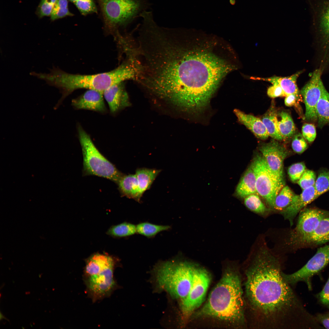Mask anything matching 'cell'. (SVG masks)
<instances>
[{
    "label": "cell",
    "instance_id": "25",
    "mask_svg": "<svg viewBox=\"0 0 329 329\" xmlns=\"http://www.w3.org/2000/svg\"><path fill=\"white\" fill-rule=\"evenodd\" d=\"M161 171V170L154 168H141L137 169L135 174L142 195L145 191L150 189Z\"/></svg>",
    "mask_w": 329,
    "mask_h": 329
},
{
    "label": "cell",
    "instance_id": "27",
    "mask_svg": "<svg viewBox=\"0 0 329 329\" xmlns=\"http://www.w3.org/2000/svg\"><path fill=\"white\" fill-rule=\"evenodd\" d=\"M316 112L319 128L329 123V93L325 87L317 103Z\"/></svg>",
    "mask_w": 329,
    "mask_h": 329
},
{
    "label": "cell",
    "instance_id": "31",
    "mask_svg": "<svg viewBox=\"0 0 329 329\" xmlns=\"http://www.w3.org/2000/svg\"><path fill=\"white\" fill-rule=\"evenodd\" d=\"M314 187L317 198L329 190V170L322 168L318 171Z\"/></svg>",
    "mask_w": 329,
    "mask_h": 329
},
{
    "label": "cell",
    "instance_id": "7",
    "mask_svg": "<svg viewBox=\"0 0 329 329\" xmlns=\"http://www.w3.org/2000/svg\"><path fill=\"white\" fill-rule=\"evenodd\" d=\"M104 26L109 32L132 22L147 6L146 0H97Z\"/></svg>",
    "mask_w": 329,
    "mask_h": 329
},
{
    "label": "cell",
    "instance_id": "4",
    "mask_svg": "<svg viewBox=\"0 0 329 329\" xmlns=\"http://www.w3.org/2000/svg\"><path fill=\"white\" fill-rule=\"evenodd\" d=\"M127 58L111 71L93 75L70 74L54 67L50 73L49 82L51 86L58 88L62 93V96L59 100L61 102L69 94L79 89L93 90L103 94L114 85L126 80L136 79L138 72L136 63L133 59Z\"/></svg>",
    "mask_w": 329,
    "mask_h": 329
},
{
    "label": "cell",
    "instance_id": "35",
    "mask_svg": "<svg viewBox=\"0 0 329 329\" xmlns=\"http://www.w3.org/2000/svg\"><path fill=\"white\" fill-rule=\"evenodd\" d=\"M74 4L83 15L97 12V7L93 0H78Z\"/></svg>",
    "mask_w": 329,
    "mask_h": 329
},
{
    "label": "cell",
    "instance_id": "6",
    "mask_svg": "<svg viewBox=\"0 0 329 329\" xmlns=\"http://www.w3.org/2000/svg\"><path fill=\"white\" fill-rule=\"evenodd\" d=\"M195 266L178 258L161 261L154 268L157 283L161 290L181 300L190 288Z\"/></svg>",
    "mask_w": 329,
    "mask_h": 329
},
{
    "label": "cell",
    "instance_id": "40",
    "mask_svg": "<svg viewBox=\"0 0 329 329\" xmlns=\"http://www.w3.org/2000/svg\"><path fill=\"white\" fill-rule=\"evenodd\" d=\"M302 131L303 136L309 143H311L313 142L317 135L316 129L314 124L304 123L302 126Z\"/></svg>",
    "mask_w": 329,
    "mask_h": 329
},
{
    "label": "cell",
    "instance_id": "41",
    "mask_svg": "<svg viewBox=\"0 0 329 329\" xmlns=\"http://www.w3.org/2000/svg\"><path fill=\"white\" fill-rule=\"evenodd\" d=\"M267 94L269 97L273 98L286 96L281 88L276 84H273L268 89Z\"/></svg>",
    "mask_w": 329,
    "mask_h": 329
},
{
    "label": "cell",
    "instance_id": "1",
    "mask_svg": "<svg viewBox=\"0 0 329 329\" xmlns=\"http://www.w3.org/2000/svg\"><path fill=\"white\" fill-rule=\"evenodd\" d=\"M175 29L155 34L143 52L144 87L183 111H203L222 79L233 68L204 48H194Z\"/></svg>",
    "mask_w": 329,
    "mask_h": 329
},
{
    "label": "cell",
    "instance_id": "10",
    "mask_svg": "<svg viewBox=\"0 0 329 329\" xmlns=\"http://www.w3.org/2000/svg\"><path fill=\"white\" fill-rule=\"evenodd\" d=\"M210 281V276L206 270L195 266L189 292L187 295L181 300V310L184 318L188 317L201 305Z\"/></svg>",
    "mask_w": 329,
    "mask_h": 329
},
{
    "label": "cell",
    "instance_id": "13",
    "mask_svg": "<svg viewBox=\"0 0 329 329\" xmlns=\"http://www.w3.org/2000/svg\"><path fill=\"white\" fill-rule=\"evenodd\" d=\"M259 149L280 190L285 185L283 164L288 155L287 150L274 140L263 144Z\"/></svg>",
    "mask_w": 329,
    "mask_h": 329
},
{
    "label": "cell",
    "instance_id": "32",
    "mask_svg": "<svg viewBox=\"0 0 329 329\" xmlns=\"http://www.w3.org/2000/svg\"><path fill=\"white\" fill-rule=\"evenodd\" d=\"M68 0H57L50 16L51 19L54 21L67 16H72L68 9Z\"/></svg>",
    "mask_w": 329,
    "mask_h": 329
},
{
    "label": "cell",
    "instance_id": "18",
    "mask_svg": "<svg viewBox=\"0 0 329 329\" xmlns=\"http://www.w3.org/2000/svg\"><path fill=\"white\" fill-rule=\"evenodd\" d=\"M122 83L114 85L104 91L103 96L112 113L127 105V97Z\"/></svg>",
    "mask_w": 329,
    "mask_h": 329
},
{
    "label": "cell",
    "instance_id": "16",
    "mask_svg": "<svg viewBox=\"0 0 329 329\" xmlns=\"http://www.w3.org/2000/svg\"><path fill=\"white\" fill-rule=\"evenodd\" d=\"M302 190L300 194H295L290 204L281 211V214L285 219L289 221L291 225L297 214L306 205L317 199L314 186Z\"/></svg>",
    "mask_w": 329,
    "mask_h": 329
},
{
    "label": "cell",
    "instance_id": "38",
    "mask_svg": "<svg viewBox=\"0 0 329 329\" xmlns=\"http://www.w3.org/2000/svg\"><path fill=\"white\" fill-rule=\"evenodd\" d=\"M293 136L292 143L293 150L298 154L303 153L308 147L306 140L300 133H296Z\"/></svg>",
    "mask_w": 329,
    "mask_h": 329
},
{
    "label": "cell",
    "instance_id": "26",
    "mask_svg": "<svg viewBox=\"0 0 329 329\" xmlns=\"http://www.w3.org/2000/svg\"><path fill=\"white\" fill-rule=\"evenodd\" d=\"M278 116L279 130L283 140L285 141L291 138L295 134L296 128L293 119L288 112L282 111Z\"/></svg>",
    "mask_w": 329,
    "mask_h": 329
},
{
    "label": "cell",
    "instance_id": "12",
    "mask_svg": "<svg viewBox=\"0 0 329 329\" xmlns=\"http://www.w3.org/2000/svg\"><path fill=\"white\" fill-rule=\"evenodd\" d=\"M329 218V211L316 207L304 208L300 212L296 227L290 234L289 243L296 246L303 239L312 233L320 222Z\"/></svg>",
    "mask_w": 329,
    "mask_h": 329
},
{
    "label": "cell",
    "instance_id": "5",
    "mask_svg": "<svg viewBox=\"0 0 329 329\" xmlns=\"http://www.w3.org/2000/svg\"><path fill=\"white\" fill-rule=\"evenodd\" d=\"M119 261L111 256L98 253L86 260L83 280L88 296L93 302L109 297L119 288L114 273Z\"/></svg>",
    "mask_w": 329,
    "mask_h": 329
},
{
    "label": "cell",
    "instance_id": "39",
    "mask_svg": "<svg viewBox=\"0 0 329 329\" xmlns=\"http://www.w3.org/2000/svg\"><path fill=\"white\" fill-rule=\"evenodd\" d=\"M315 296L320 305L329 310V277L322 290Z\"/></svg>",
    "mask_w": 329,
    "mask_h": 329
},
{
    "label": "cell",
    "instance_id": "21",
    "mask_svg": "<svg viewBox=\"0 0 329 329\" xmlns=\"http://www.w3.org/2000/svg\"><path fill=\"white\" fill-rule=\"evenodd\" d=\"M329 242V218L323 219L313 232L302 240L297 246H316Z\"/></svg>",
    "mask_w": 329,
    "mask_h": 329
},
{
    "label": "cell",
    "instance_id": "8",
    "mask_svg": "<svg viewBox=\"0 0 329 329\" xmlns=\"http://www.w3.org/2000/svg\"><path fill=\"white\" fill-rule=\"evenodd\" d=\"M78 134L85 174L103 177L117 183L124 175L99 152L89 135L80 127Z\"/></svg>",
    "mask_w": 329,
    "mask_h": 329
},
{
    "label": "cell",
    "instance_id": "23",
    "mask_svg": "<svg viewBox=\"0 0 329 329\" xmlns=\"http://www.w3.org/2000/svg\"><path fill=\"white\" fill-rule=\"evenodd\" d=\"M256 177L252 164L248 168L238 184L235 193L238 196L245 198L253 194H258L256 186Z\"/></svg>",
    "mask_w": 329,
    "mask_h": 329
},
{
    "label": "cell",
    "instance_id": "42",
    "mask_svg": "<svg viewBox=\"0 0 329 329\" xmlns=\"http://www.w3.org/2000/svg\"><path fill=\"white\" fill-rule=\"evenodd\" d=\"M314 316L320 324H321L325 328L329 329V312L318 313Z\"/></svg>",
    "mask_w": 329,
    "mask_h": 329
},
{
    "label": "cell",
    "instance_id": "45",
    "mask_svg": "<svg viewBox=\"0 0 329 329\" xmlns=\"http://www.w3.org/2000/svg\"><path fill=\"white\" fill-rule=\"evenodd\" d=\"M69 0V1L70 2H71L74 3H75L76 1H77L78 0Z\"/></svg>",
    "mask_w": 329,
    "mask_h": 329
},
{
    "label": "cell",
    "instance_id": "19",
    "mask_svg": "<svg viewBox=\"0 0 329 329\" xmlns=\"http://www.w3.org/2000/svg\"><path fill=\"white\" fill-rule=\"evenodd\" d=\"M234 112L239 121L250 130L256 137L263 140L268 138L269 135L261 119L238 109L235 110Z\"/></svg>",
    "mask_w": 329,
    "mask_h": 329
},
{
    "label": "cell",
    "instance_id": "29",
    "mask_svg": "<svg viewBox=\"0 0 329 329\" xmlns=\"http://www.w3.org/2000/svg\"><path fill=\"white\" fill-rule=\"evenodd\" d=\"M136 233V225L130 223L124 222L111 227L107 233L112 237L121 238L129 236Z\"/></svg>",
    "mask_w": 329,
    "mask_h": 329
},
{
    "label": "cell",
    "instance_id": "3",
    "mask_svg": "<svg viewBox=\"0 0 329 329\" xmlns=\"http://www.w3.org/2000/svg\"><path fill=\"white\" fill-rule=\"evenodd\" d=\"M241 280L236 271H227L197 315L216 318L239 327H246Z\"/></svg>",
    "mask_w": 329,
    "mask_h": 329
},
{
    "label": "cell",
    "instance_id": "15",
    "mask_svg": "<svg viewBox=\"0 0 329 329\" xmlns=\"http://www.w3.org/2000/svg\"><path fill=\"white\" fill-rule=\"evenodd\" d=\"M314 25L329 39V0H308Z\"/></svg>",
    "mask_w": 329,
    "mask_h": 329
},
{
    "label": "cell",
    "instance_id": "34",
    "mask_svg": "<svg viewBox=\"0 0 329 329\" xmlns=\"http://www.w3.org/2000/svg\"><path fill=\"white\" fill-rule=\"evenodd\" d=\"M306 169L303 162L297 163L291 165L288 171L291 180L293 182H297Z\"/></svg>",
    "mask_w": 329,
    "mask_h": 329
},
{
    "label": "cell",
    "instance_id": "17",
    "mask_svg": "<svg viewBox=\"0 0 329 329\" xmlns=\"http://www.w3.org/2000/svg\"><path fill=\"white\" fill-rule=\"evenodd\" d=\"M103 96V94L99 91L88 90L79 97L73 99L72 104L77 109L104 112L106 108Z\"/></svg>",
    "mask_w": 329,
    "mask_h": 329
},
{
    "label": "cell",
    "instance_id": "20",
    "mask_svg": "<svg viewBox=\"0 0 329 329\" xmlns=\"http://www.w3.org/2000/svg\"><path fill=\"white\" fill-rule=\"evenodd\" d=\"M302 72V71H298L291 76L287 77L275 76L268 78L252 77L251 79L261 80L268 82L273 84L278 85L281 88L286 96L294 94L300 99L301 97L300 95L301 94L297 87L296 80Z\"/></svg>",
    "mask_w": 329,
    "mask_h": 329
},
{
    "label": "cell",
    "instance_id": "24",
    "mask_svg": "<svg viewBox=\"0 0 329 329\" xmlns=\"http://www.w3.org/2000/svg\"><path fill=\"white\" fill-rule=\"evenodd\" d=\"M277 115V112L273 104L263 115L261 120L269 136L277 140H282L278 129Z\"/></svg>",
    "mask_w": 329,
    "mask_h": 329
},
{
    "label": "cell",
    "instance_id": "30",
    "mask_svg": "<svg viewBox=\"0 0 329 329\" xmlns=\"http://www.w3.org/2000/svg\"><path fill=\"white\" fill-rule=\"evenodd\" d=\"M295 194L288 186L280 190L275 199L274 209L282 211L291 203Z\"/></svg>",
    "mask_w": 329,
    "mask_h": 329
},
{
    "label": "cell",
    "instance_id": "28",
    "mask_svg": "<svg viewBox=\"0 0 329 329\" xmlns=\"http://www.w3.org/2000/svg\"><path fill=\"white\" fill-rule=\"evenodd\" d=\"M136 233L148 238L155 237L158 233L171 229L168 225H160L147 222L139 223L136 225Z\"/></svg>",
    "mask_w": 329,
    "mask_h": 329
},
{
    "label": "cell",
    "instance_id": "33",
    "mask_svg": "<svg viewBox=\"0 0 329 329\" xmlns=\"http://www.w3.org/2000/svg\"><path fill=\"white\" fill-rule=\"evenodd\" d=\"M244 203L249 209L257 213L263 214L268 211L257 194H252L246 197Z\"/></svg>",
    "mask_w": 329,
    "mask_h": 329
},
{
    "label": "cell",
    "instance_id": "9",
    "mask_svg": "<svg viewBox=\"0 0 329 329\" xmlns=\"http://www.w3.org/2000/svg\"><path fill=\"white\" fill-rule=\"evenodd\" d=\"M329 264V244L318 248L315 255L301 268L294 273H282L285 281L291 286L299 282L306 283L309 291L312 289L313 277L320 273Z\"/></svg>",
    "mask_w": 329,
    "mask_h": 329
},
{
    "label": "cell",
    "instance_id": "2",
    "mask_svg": "<svg viewBox=\"0 0 329 329\" xmlns=\"http://www.w3.org/2000/svg\"><path fill=\"white\" fill-rule=\"evenodd\" d=\"M280 261L266 249L245 271V306L251 328L312 329L317 322L285 280Z\"/></svg>",
    "mask_w": 329,
    "mask_h": 329
},
{
    "label": "cell",
    "instance_id": "44",
    "mask_svg": "<svg viewBox=\"0 0 329 329\" xmlns=\"http://www.w3.org/2000/svg\"><path fill=\"white\" fill-rule=\"evenodd\" d=\"M229 2L230 4L232 5H234L235 2V0H230Z\"/></svg>",
    "mask_w": 329,
    "mask_h": 329
},
{
    "label": "cell",
    "instance_id": "11",
    "mask_svg": "<svg viewBox=\"0 0 329 329\" xmlns=\"http://www.w3.org/2000/svg\"><path fill=\"white\" fill-rule=\"evenodd\" d=\"M251 164L255 175L258 194L274 209L275 199L280 191L276 180L262 155L256 156Z\"/></svg>",
    "mask_w": 329,
    "mask_h": 329
},
{
    "label": "cell",
    "instance_id": "37",
    "mask_svg": "<svg viewBox=\"0 0 329 329\" xmlns=\"http://www.w3.org/2000/svg\"><path fill=\"white\" fill-rule=\"evenodd\" d=\"M56 0H41L36 11L38 16L41 18L45 16H50Z\"/></svg>",
    "mask_w": 329,
    "mask_h": 329
},
{
    "label": "cell",
    "instance_id": "46",
    "mask_svg": "<svg viewBox=\"0 0 329 329\" xmlns=\"http://www.w3.org/2000/svg\"><path fill=\"white\" fill-rule=\"evenodd\" d=\"M127 55H129V54H127ZM129 55H130V54H129Z\"/></svg>",
    "mask_w": 329,
    "mask_h": 329
},
{
    "label": "cell",
    "instance_id": "36",
    "mask_svg": "<svg viewBox=\"0 0 329 329\" xmlns=\"http://www.w3.org/2000/svg\"><path fill=\"white\" fill-rule=\"evenodd\" d=\"M316 179L315 173L312 170L306 169L297 183L303 190L314 186Z\"/></svg>",
    "mask_w": 329,
    "mask_h": 329
},
{
    "label": "cell",
    "instance_id": "22",
    "mask_svg": "<svg viewBox=\"0 0 329 329\" xmlns=\"http://www.w3.org/2000/svg\"><path fill=\"white\" fill-rule=\"evenodd\" d=\"M117 184L122 196L133 199L139 203L140 202L143 195L135 174L124 175Z\"/></svg>",
    "mask_w": 329,
    "mask_h": 329
},
{
    "label": "cell",
    "instance_id": "43",
    "mask_svg": "<svg viewBox=\"0 0 329 329\" xmlns=\"http://www.w3.org/2000/svg\"><path fill=\"white\" fill-rule=\"evenodd\" d=\"M298 100L300 101V99L296 95L290 94L285 97V105L288 107L295 106Z\"/></svg>",
    "mask_w": 329,
    "mask_h": 329
},
{
    "label": "cell",
    "instance_id": "14",
    "mask_svg": "<svg viewBox=\"0 0 329 329\" xmlns=\"http://www.w3.org/2000/svg\"><path fill=\"white\" fill-rule=\"evenodd\" d=\"M321 74L320 69L314 71L310 80L300 91L305 104L306 111L304 118L306 121L317 120V106L325 87L321 79Z\"/></svg>",
    "mask_w": 329,
    "mask_h": 329
}]
</instances>
